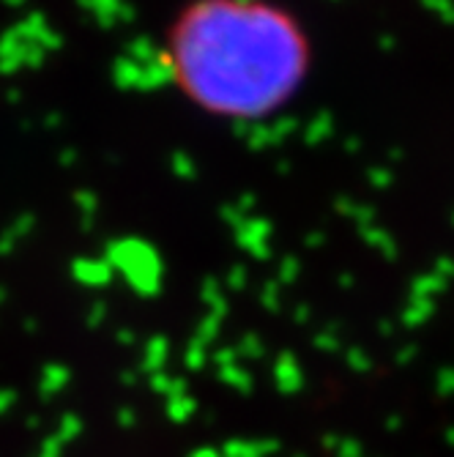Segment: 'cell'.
Wrapping results in <instances>:
<instances>
[{
  "label": "cell",
  "mask_w": 454,
  "mask_h": 457,
  "mask_svg": "<svg viewBox=\"0 0 454 457\" xmlns=\"http://www.w3.org/2000/svg\"><path fill=\"white\" fill-rule=\"evenodd\" d=\"M301 20L274 0H186L161 38L173 88L225 120H266L291 104L312 71Z\"/></svg>",
  "instance_id": "cell-1"
}]
</instances>
